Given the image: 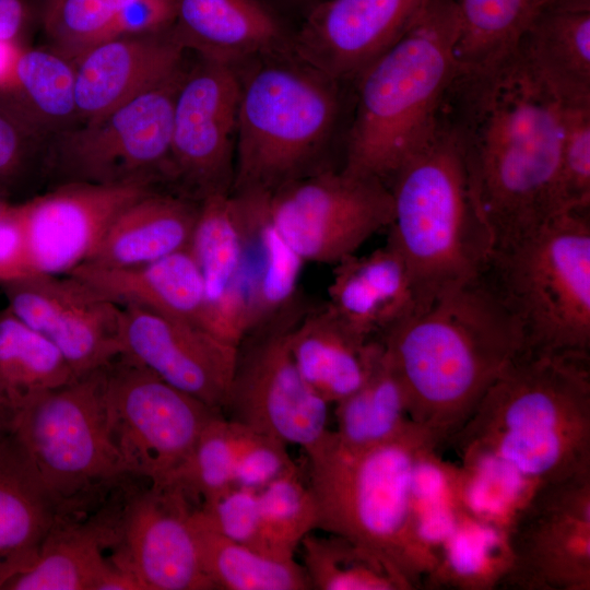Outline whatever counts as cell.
I'll return each mask as SVG.
<instances>
[{"mask_svg": "<svg viewBox=\"0 0 590 590\" xmlns=\"http://www.w3.org/2000/svg\"><path fill=\"white\" fill-rule=\"evenodd\" d=\"M441 120L457 141L493 252L563 213L562 104L516 55L485 71L459 72Z\"/></svg>", "mask_w": 590, "mask_h": 590, "instance_id": "cell-1", "label": "cell"}, {"mask_svg": "<svg viewBox=\"0 0 590 590\" xmlns=\"http://www.w3.org/2000/svg\"><path fill=\"white\" fill-rule=\"evenodd\" d=\"M379 341L411 421L441 445L524 350L521 330L482 274L389 329Z\"/></svg>", "mask_w": 590, "mask_h": 590, "instance_id": "cell-2", "label": "cell"}, {"mask_svg": "<svg viewBox=\"0 0 590 590\" xmlns=\"http://www.w3.org/2000/svg\"><path fill=\"white\" fill-rule=\"evenodd\" d=\"M449 441L533 489L590 471L589 357L523 350Z\"/></svg>", "mask_w": 590, "mask_h": 590, "instance_id": "cell-3", "label": "cell"}, {"mask_svg": "<svg viewBox=\"0 0 590 590\" xmlns=\"http://www.w3.org/2000/svg\"><path fill=\"white\" fill-rule=\"evenodd\" d=\"M456 0H425L403 34L354 81L342 169L388 187L435 135L459 74Z\"/></svg>", "mask_w": 590, "mask_h": 590, "instance_id": "cell-4", "label": "cell"}, {"mask_svg": "<svg viewBox=\"0 0 590 590\" xmlns=\"http://www.w3.org/2000/svg\"><path fill=\"white\" fill-rule=\"evenodd\" d=\"M440 445L414 422L397 436L357 450L340 446L329 430L306 452L318 529L369 548L418 588L437 556L420 535L415 480L421 463Z\"/></svg>", "mask_w": 590, "mask_h": 590, "instance_id": "cell-5", "label": "cell"}, {"mask_svg": "<svg viewBox=\"0 0 590 590\" xmlns=\"http://www.w3.org/2000/svg\"><path fill=\"white\" fill-rule=\"evenodd\" d=\"M387 245L402 259L418 312L479 279L493 240L457 141L441 120L433 139L393 176Z\"/></svg>", "mask_w": 590, "mask_h": 590, "instance_id": "cell-6", "label": "cell"}, {"mask_svg": "<svg viewBox=\"0 0 590 590\" xmlns=\"http://www.w3.org/2000/svg\"><path fill=\"white\" fill-rule=\"evenodd\" d=\"M239 68L231 193H271L327 167L342 114L343 84L294 52L266 55Z\"/></svg>", "mask_w": 590, "mask_h": 590, "instance_id": "cell-7", "label": "cell"}, {"mask_svg": "<svg viewBox=\"0 0 590 590\" xmlns=\"http://www.w3.org/2000/svg\"><path fill=\"white\" fill-rule=\"evenodd\" d=\"M483 274L519 326L524 350L589 357V211L560 213L493 252Z\"/></svg>", "mask_w": 590, "mask_h": 590, "instance_id": "cell-8", "label": "cell"}, {"mask_svg": "<svg viewBox=\"0 0 590 590\" xmlns=\"http://www.w3.org/2000/svg\"><path fill=\"white\" fill-rule=\"evenodd\" d=\"M104 367L39 397L13 423L11 433L62 516L82 511L128 475L108 435Z\"/></svg>", "mask_w": 590, "mask_h": 590, "instance_id": "cell-9", "label": "cell"}, {"mask_svg": "<svg viewBox=\"0 0 590 590\" xmlns=\"http://www.w3.org/2000/svg\"><path fill=\"white\" fill-rule=\"evenodd\" d=\"M170 76L107 114L47 140L43 174L69 182L168 186L176 95L186 72Z\"/></svg>", "mask_w": 590, "mask_h": 590, "instance_id": "cell-10", "label": "cell"}, {"mask_svg": "<svg viewBox=\"0 0 590 590\" xmlns=\"http://www.w3.org/2000/svg\"><path fill=\"white\" fill-rule=\"evenodd\" d=\"M104 408L126 472L154 487L173 484L206 423L222 413L123 354L104 367Z\"/></svg>", "mask_w": 590, "mask_h": 590, "instance_id": "cell-11", "label": "cell"}, {"mask_svg": "<svg viewBox=\"0 0 590 590\" xmlns=\"http://www.w3.org/2000/svg\"><path fill=\"white\" fill-rule=\"evenodd\" d=\"M270 217L304 262L335 264L388 228L392 197L382 181L327 167L267 193Z\"/></svg>", "mask_w": 590, "mask_h": 590, "instance_id": "cell-12", "label": "cell"}, {"mask_svg": "<svg viewBox=\"0 0 590 590\" xmlns=\"http://www.w3.org/2000/svg\"><path fill=\"white\" fill-rule=\"evenodd\" d=\"M499 586L590 590V471L538 487L505 529Z\"/></svg>", "mask_w": 590, "mask_h": 590, "instance_id": "cell-13", "label": "cell"}, {"mask_svg": "<svg viewBox=\"0 0 590 590\" xmlns=\"http://www.w3.org/2000/svg\"><path fill=\"white\" fill-rule=\"evenodd\" d=\"M239 94L238 66L198 57L187 67L174 105L170 190L199 202L231 193Z\"/></svg>", "mask_w": 590, "mask_h": 590, "instance_id": "cell-14", "label": "cell"}, {"mask_svg": "<svg viewBox=\"0 0 590 590\" xmlns=\"http://www.w3.org/2000/svg\"><path fill=\"white\" fill-rule=\"evenodd\" d=\"M287 331L246 337L229 394L227 418L287 445L311 450L329 433L328 405L303 379L292 358Z\"/></svg>", "mask_w": 590, "mask_h": 590, "instance_id": "cell-15", "label": "cell"}, {"mask_svg": "<svg viewBox=\"0 0 590 590\" xmlns=\"http://www.w3.org/2000/svg\"><path fill=\"white\" fill-rule=\"evenodd\" d=\"M1 284L7 307L50 341L76 377L121 354V306L79 278L28 274Z\"/></svg>", "mask_w": 590, "mask_h": 590, "instance_id": "cell-16", "label": "cell"}, {"mask_svg": "<svg viewBox=\"0 0 590 590\" xmlns=\"http://www.w3.org/2000/svg\"><path fill=\"white\" fill-rule=\"evenodd\" d=\"M161 187L69 182L13 204L31 274H69L93 255L116 216Z\"/></svg>", "mask_w": 590, "mask_h": 590, "instance_id": "cell-17", "label": "cell"}, {"mask_svg": "<svg viewBox=\"0 0 590 590\" xmlns=\"http://www.w3.org/2000/svg\"><path fill=\"white\" fill-rule=\"evenodd\" d=\"M189 500L173 487L132 493L119 506L113 560L141 590H211L190 521Z\"/></svg>", "mask_w": 590, "mask_h": 590, "instance_id": "cell-18", "label": "cell"}, {"mask_svg": "<svg viewBox=\"0 0 590 590\" xmlns=\"http://www.w3.org/2000/svg\"><path fill=\"white\" fill-rule=\"evenodd\" d=\"M121 308V354L223 412L238 346L199 326L148 308L134 305Z\"/></svg>", "mask_w": 590, "mask_h": 590, "instance_id": "cell-19", "label": "cell"}, {"mask_svg": "<svg viewBox=\"0 0 590 590\" xmlns=\"http://www.w3.org/2000/svg\"><path fill=\"white\" fill-rule=\"evenodd\" d=\"M425 0H324L294 31L293 52L337 82L357 76L406 30Z\"/></svg>", "mask_w": 590, "mask_h": 590, "instance_id": "cell-20", "label": "cell"}, {"mask_svg": "<svg viewBox=\"0 0 590 590\" xmlns=\"http://www.w3.org/2000/svg\"><path fill=\"white\" fill-rule=\"evenodd\" d=\"M234 197L243 253L244 338L286 331L307 311L299 303L300 257L274 226L267 193Z\"/></svg>", "mask_w": 590, "mask_h": 590, "instance_id": "cell-21", "label": "cell"}, {"mask_svg": "<svg viewBox=\"0 0 590 590\" xmlns=\"http://www.w3.org/2000/svg\"><path fill=\"white\" fill-rule=\"evenodd\" d=\"M173 26L104 40L74 63L80 123L96 119L157 85L185 64Z\"/></svg>", "mask_w": 590, "mask_h": 590, "instance_id": "cell-22", "label": "cell"}, {"mask_svg": "<svg viewBox=\"0 0 590 590\" xmlns=\"http://www.w3.org/2000/svg\"><path fill=\"white\" fill-rule=\"evenodd\" d=\"M173 31L187 51L234 66L293 51L294 31L267 0H175Z\"/></svg>", "mask_w": 590, "mask_h": 590, "instance_id": "cell-23", "label": "cell"}, {"mask_svg": "<svg viewBox=\"0 0 590 590\" xmlns=\"http://www.w3.org/2000/svg\"><path fill=\"white\" fill-rule=\"evenodd\" d=\"M117 508L83 522L60 516L34 564L4 590H141L104 551L116 538Z\"/></svg>", "mask_w": 590, "mask_h": 590, "instance_id": "cell-24", "label": "cell"}, {"mask_svg": "<svg viewBox=\"0 0 590 590\" xmlns=\"http://www.w3.org/2000/svg\"><path fill=\"white\" fill-rule=\"evenodd\" d=\"M514 55L559 104H590V0H550Z\"/></svg>", "mask_w": 590, "mask_h": 590, "instance_id": "cell-25", "label": "cell"}, {"mask_svg": "<svg viewBox=\"0 0 590 590\" xmlns=\"http://www.w3.org/2000/svg\"><path fill=\"white\" fill-rule=\"evenodd\" d=\"M188 248L199 268L205 298V329L239 346L243 330V253L234 197L202 199Z\"/></svg>", "mask_w": 590, "mask_h": 590, "instance_id": "cell-26", "label": "cell"}, {"mask_svg": "<svg viewBox=\"0 0 590 590\" xmlns=\"http://www.w3.org/2000/svg\"><path fill=\"white\" fill-rule=\"evenodd\" d=\"M327 306L355 334L379 340L416 311L413 286L401 257L387 244L334 264Z\"/></svg>", "mask_w": 590, "mask_h": 590, "instance_id": "cell-27", "label": "cell"}, {"mask_svg": "<svg viewBox=\"0 0 590 590\" xmlns=\"http://www.w3.org/2000/svg\"><path fill=\"white\" fill-rule=\"evenodd\" d=\"M61 514L13 434L0 440V589L39 556Z\"/></svg>", "mask_w": 590, "mask_h": 590, "instance_id": "cell-28", "label": "cell"}, {"mask_svg": "<svg viewBox=\"0 0 590 590\" xmlns=\"http://www.w3.org/2000/svg\"><path fill=\"white\" fill-rule=\"evenodd\" d=\"M303 379L327 403H337L368 378L382 345L352 332L326 305L307 310L287 333Z\"/></svg>", "mask_w": 590, "mask_h": 590, "instance_id": "cell-29", "label": "cell"}, {"mask_svg": "<svg viewBox=\"0 0 590 590\" xmlns=\"http://www.w3.org/2000/svg\"><path fill=\"white\" fill-rule=\"evenodd\" d=\"M199 201L157 188L126 206L82 264L119 269L145 264L188 247Z\"/></svg>", "mask_w": 590, "mask_h": 590, "instance_id": "cell-30", "label": "cell"}, {"mask_svg": "<svg viewBox=\"0 0 590 590\" xmlns=\"http://www.w3.org/2000/svg\"><path fill=\"white\" fill-rule=\"evenodd\" d=\"M69 274L119 306L148 308L205 329L203 283L188 247L141 266L102 269L81 264Z\"/></svg>", "mask_w": 590, "mask_h": 590, "instance_id": "cell-31", "label": "cell"}, {"mask_svg": "<svg viewBox=\"0 0 590 590\" xmlns=\"http://www.w3.org/2000/svg\"><path fill=\"white\" fill-rule=\"evenodd\" d=\"M0 99L47 140L80 123L74 63L47 46L19 49Z\"/></svg>", "mask_w": 590, "mask_h": 590, "instance_id": "cell-32", "label": "cell"}, {"mask_svg": "<svg viewBox=\"0 0 590 590\" xmlns=\"http://www.w3.org/2000/svg\"><path fill=\"white\" fill-rule=\"evenodd\" d=\"M76 378L50 341L8 307L0 311V413L12 427L32 402Z\"/></svg>", "mask_w": 590, "mask_h": 590, "instance_id": "cell-33", "label": "cell"}, {"mask_svg": "<svg viewBox=\"0 0 590 590\" xmlns=\"http://www.w3.org/2000/svg\"><path fill=\"white\" fill-rule=\"evenodd\" d=\"M190 521L202 569L214 589H311L304 567L294 558L274 557L234 542L203 523L193 509Z\"/></svg>", "mask_w": 590, "mask_h": 590, "instance_id": "cell-34", "label": "cell"}, {"mask_svg": "<svg viewBox=\"0 0 590 590\" xmlns=\"http://www.w3.org/2000/svg\"><path fill=\"white\" fill-rule=\"evenodd\" d=\"M335 404L333 432L339 445L351 450L388 440L413 422L402 384L384 349L366 381Z\"/></svg>", "mask_w": 590, "mask_h": 590, "instance_id": "cell-35", "label": "cell"}, {"mask_svg": "<svg viewBox=\"0 0 590 590\" xmlns=\"http://www.w3.org/2000/svg\"><path fill=\"white\" fill-rule=\"evenodd\" d=\"M548 1L456 0L460 72L485 71L508 59L527 26Z\"/></svg>", "mask_w": 590, "mask_h": 590, "instance_id": "cell-36", "label": "cell"}, {"mask_svg": "<svg viewBox=\"0 0 590 590\" xmlns=\"http://www.w3.org/2000/svg\"><path fill=\"white\" fill-rule=\"evenodd\" d=\"M307 534L300 542L304 569L317 590H410L385 558L344 536Z\"/></svg>", "mask_w": 590, "mask_h": 590, "instance_id": "cell-37", "label": "cell"}, {"mask_svg": "<svg viewBox=\"0 0 590 590\" xmlns=\"http://www.w3.org/2000/svg\"><path fill=\"white\" fill-rule=\"evenodd\" d=\"M504 530L463 511L459 523L438 551V560L427 577L451 580L455 586L483 589L499 586L507 569Z\"/></svg>", "mask_w": 590, "mask_h": 590, "instance_id": "cell-38", "label": "cell"}, {"mask_svg": "<svg viewBox=\"0 0 590 590\" xmlns=\"http://www.w3.org/2000/svg\"><path fill=\"white\" fill-rule=\"evenodd\" d=\"M266 551L279 558H294L303 539L318 529V510L309 485L298 471L281 476L259 491Z\"/></svg>", "mask_w": 590, "mask_h": 590, "instance_id": "cell-39", "label": "cell"}, {"mask_svg": "<svg viewBox=\"0 0 590 590\" xmlns=\"http://www.w3.org/2000/svg\"><path fill=\"white\" fill-rule=\"evenodd\" d=\"M133 0H38L47 47L75 63L106 38L118 12Z\"/></svg>", "mask_w": 590, "mask_h": 590, "instance_id": "cell-40", "label": "cell"}, {"mask_svg": "<svg viewBox=\"0 0 590 590\" xmlns=\"http://www.w3.org/2000/svg\"><path fill=\"white\" fill-rule=\"evenodd\" d=\"M237 444V424L222 413L213 416L202 429L189 458L173 484L189 500L201 502L215 496L233 484Z\"/></svg>", "mask_w": 590, "mask_h": 590, "instance_id": "cell-41", "label": "cell"}, {"mask_svg": "<svg viewBox=\"0 0 590 590\" xmlns=\"http://www.w3.org/2000/svg\"><path fill=\"white\" fill-rule=\"evenodd\" d=\"M562 212L590 211V104L562 105Z\"/></svg>", "mask_w": 590, "mask_h": 590, "instance_id": "cell-42", "label": "cell"}, {"mask_svg": "<svg viewBox=\"0 0 590 590\" xmlns=\"http://www.w3.org/2000/svg\"><path fill=\"white\" fill-rule=\"evenodd\" d=\"M193 512L203 523L225 538L268 554L258 491L233 486L202 500L199 507L193 508Z\"/></svg>", "mask_w": 590, "mask_h": 590, "instance_id": "cell-43", "label": "cell"}, {"mask_svg": "<svg viewBox=\"0 0 590 590\" xmlns=\"http://www.w3.org/2000/svg\"><path fill=\"white\" fill-rule=\"evenodd\" d=\"M236 424L234 486L259 492L276 479L298 471L287 451V444Z\"/></svg>", "mask_w": 590, "mask_h": 590, "instance_id": "cell-44", "label": "cell"}, {"mask_svg": "<svg viewBox=\"0 0 590 590\" xmlns=\"http://www.w3.org/2000/svg\"><path fill=\"white\" fill-rule=\"evenodd\" d=\"M47 139L0 99V196L37 165L43 173Z\"/></svg>", "mask_w": 590, "mask_h": 590, "instance_id": "cell-45", "label": "cell"}, {"mask_svg": "<svg viewBox=\"0 0 590 590\" xmlns=\"http://www.w3.org/2000/svg\"><path fill=\"white\" fill-rule=\"evenodd\" d=\"M174 20L175 0H133L118 12L105 40L161 32L172 27Z\"/></svg>", "mask_w": 590, "mask_h": 590, "instance_id": "cell-46", "label": "cell"}, {"mask_svg": "<svg viewBox=\"0 0 590 590\" xmlns=\"http://www.w3.org/2000/svg\"><path fill=\"white\" fill-rule=\"evenodd\" d=\"M28 274L22 229L10 204L0 216V282Z\"/></svg>", "mask_w": 590, "mask_h": 590, "instance_id": "cell-47", "label": "cell"}, {"mask_svg": "<svg viewBox=\"0 0 590 590\" xmlns=\"http://www.w3.org/2000/svg\"><path fill=\"white\" fill-rule=\"evenodd\" d=\"M38 21L37 1L0 0V42L23 46L24 38Z\"/></svg>", "mask_w": 590, "mask_h": 590, "instance_id": "cell-48", "label": "cell"}, {"mask_svg": "<svg viewBox=\"0 0 590 590\" xmlns=\"http://www.w3.org/2000/svg\"><path fill=\"white\" fill-rule=\"evenodd\" d=\"M12 425L10 421L0 413V440L11 434Z\"/></svg>", "mask_w": 590, "mask_h": 590, "instance_id": "cell-49", "label": "cell"}, {"mask_svg": "<svg viewBox=\"0 0 590 590\" xmlns=\"http://www.w3.org/2000/svg\"><path fill=\"white\" fill-rule=\"evenodd\" d=\"M272 5H274L278 9V5H294L298 3L302 0H267Z\"/></svg>", "mask_w": 590, "mask_h": 590, "instance_id": "cell-50", "label": "cell"}, {"mask_svg": "<svg viewBox=\"0 0 590 590\" xmlns=\"http://www.w3.org/2000/svg\"><path fill=\"white\" fill-rule=\"evenodd\" d=\"M10 203L0 196V216L8 210Z\"/></svg>", "mask_w": 590, "mask_h": 590, "instance_id": "cell-51", "label": "cell"}]
</instances>
